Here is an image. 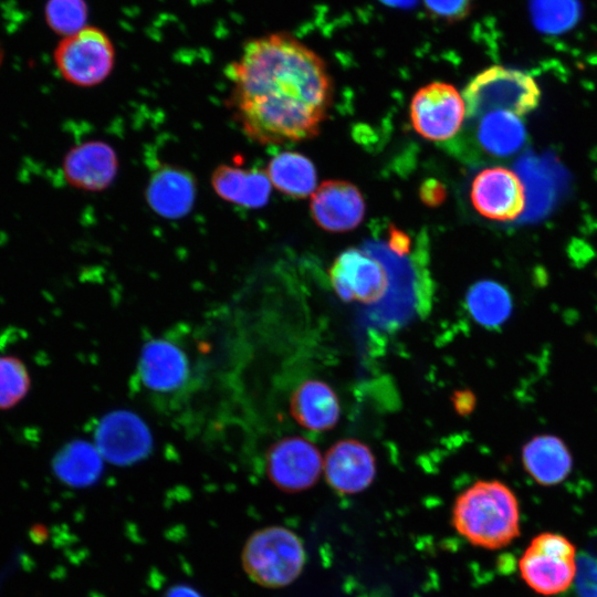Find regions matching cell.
Here are the masks:
<instances>
[{"label": "cell", "mask_w": 597, "mask_h": 597, "mask_svg": "<svg viewBox=\"0 0 597 597\" xmlns=\"http://www.w3.org/2000/svg\"><path fill=\"white\" fill-rule=\"evenodd\" d=\"M228 107L244 135L261 145L316 136L332 103L325 62L284 32L252 39L228 65Z\"/></svg>", "instance_id": "6da1fadb"}, {"label": "cell", "mask_w": 597, "mask_h": 597, "mask_svg": "<svg viewBox=\"0 0 597 597\" xmlns=\"http://www.w3.org/2000/svg\"><path fill=\"white\" fill-rule=\"evenodd\" d=\"M452 524L475 546L503 548L520 535L519 501L503 482L478 481L458 495Z\"/></svg>", "instance_id": "7a4b0ae2"}, {"label": "cell", "mask_w": 597, "mask_h": 597, "mask_svg": "<svg viewBox=\"0 0 597 597\" xmlns=\"http://www.w3.org/2000/svg\"><path fill=\"white\" fill-rule=\"evenodd\" d=\"M249 578L266 588H282L302 573L305 551L301 538L283 526H266L253 532L241 553Z\"/></svg>", "instance_id": "3957f363"}, {"label": "cell", "mask_w": 597, "mask_h": 597, "mask_svg": "<svg viewBox=\"0 0 597 597\" xmlns=\"http://www.w3.org/2000/svg\"><path fill=\"white\" fill-rule=\"evenodd\" d=\"M463 96L469 117L476 119L493 111L526 115L537 107L541 91L530 74L493 65L468 83Z\"/></svg>", "instance_id": "277c9868"}, {"label": "cell", "mask_w": 597, "mask_h": 597, "mask_svg": "<svg viewBox=\"0 0 597 597\" xmlns=\"http://www.w3.org/2000/svg\"><path fill=\"white\" fill-rule=\"evenodd\" d=\"M519 569L522 579L535 593L543 596L564 593L575 580L576 548L561 534L541 533L524 551Z\"/></svg>", "instance_id": "5b68a950"}, {"label": "cell", "mask_w": 597, "mask_h": 597, "mask_svg": "<svg viewBox=\"0 0 597 597\" xmlns=\"http://www.w3.org/2000/svg\"><path fill=\"white\" fill-rule=\"evenodd\" d=\"M115 48L101 29L86 25L64 36L54 51L60 75L70 84L92 87L103 83L115 65Z\"/></svg>", "instance_id": "8992f818"}, {"label": "cell", "mask_w": 597, "mask_h": 597, "mask_svg": "<svg viewBox=\"0 0 597 597\" xmlns=\"http://www.w3.org/2000/svg\"><path fill=\"white\" fill-rule=\"evenodd\" d=\"M335 293L345 302L365 305L379 303L388 293L390 279L386 265L364 249L342 252L329 270Z\"/></svg>", "instance_id": "52a82bcc"}, {"label": "cell", "mask_w": 597, "mask_h": 597, "mask_svg": "<svg viewBox=\"0 0 597 597\" xmlns=\"http://www.w3.org/2000/svg\"><path fill=\"white\" fill-rule=\"evenodd\" d=\"M465 112V102L454 86L432 82L413 95L410 121L413 129L423 138L446 140L460 130Z\"/></svg>", "instance_id": "ba28073f"}, {"label": "cell", "mask_w": 597, "mask_h": 597, "mask_svg": "<svg viewBox=\"0 0 597 597\" xmlns=\"http://www.w3.org/2000/svg\"><path fill=\"white\" fill-rule=\"evenodd\" d=\"M265 470L277 489L295 493L317 482L323 470V459L311 441L296 436L285 437L268 449Z\"/></svg>", "instance_id": "9c48e42d"}, {"label": "cell", "mask_w": 597, "mask_h": 597, "mask_svg": "<svg viewBox=\"0 0 597 597\" xmlns=\"http://www.w3.org/2000/svg\"><path fill=\"white\" fill-rule=\"evenodd\" d=\"M470 199L483 217L496 221L516 219L525 208V190L519 176L504 167L481 170L472 180Z\"/></svg>", "instance_id": "30bf717a"}, {"label": "cell", "mask_w": 597, "mask_h": 597, "mask_svg": "<svg viewBox=\"0 0 597 597\" xmlns=\"http://www.w3.org/2000/svg\"><path fill=\"white\" fill-rule=\"evenodd\" d=\"M137 376L149 391L170 395L180 391L190 378V362L174 341L154 338L142 348Z\"/></svg>", "instance_id": "8fae6325"}, {"label": "cell", "mask_w": 597, "mask_h": 597, "mask_svg": "<svg viewBox=\"0 0 597 597\" xmlns=\"http://www.w3.org/2000/svg\"><path fill=\"white\" fill-rule=\"evenodd\" d=\"M151 436L135 413L117 410L106 415L95 431V447L103 459L114 464H132L151 449Z\"/></svg>", "instance_id": "7c38bea8"}, {"label": "cell", "mask_w": 597, "mask_h": 597, "mask_svg": "<svg viewBox=\"0 0 597 597\" xmlns=\"http://www.w3.org/2000/svg\"><path fill=\"white\" fill-rule=\"evenodd\" d=\"M323 472L333 490L344 494L358 493L367 489L375 479V457L364 442L343 439L325 453Z\"/></svg>", "instance_id": "4fadbf2b"}, {"label": "cell", "mask_w": 597, "mask_h": 597, "mask_svg": "<svg viewBox=\"0 0 597 597\" xmlns=\"http://www.w3.org/2000/svg\"><path fill=\"white\" fill-rule=\"evenodd\" d=\"M118 157L114 148L102 140H88L71 148L62 168L65 180L84 191H103L118 172Z\"/></svg>", "instance_id": "5bb4252c"}, {"label": "cell", "mask_w": 597, "mask_h": 597, "mask_svg": "<svg viewBox=\"0 0 597 597\" xmlns=\"http://www.w3.org/2000/svg\"><path fill=\"white\" fill-rule=\"evenodd\" d=\"M311 212L326 231L344 232L356 228L365 216V201L358 188L344 180H326L312 193Z\"/></svg>", "instance_id": "9a60e30c"}, {"label": "cell", "mask_w": 597, "mask_h": 597, "mask_svg": "<svg viewBox=\"0 0 597 597\" xmlns=\"http://www.w3.org/2000/svg\"><path fill=\"white\" fill-rule=\"evenodd\" d=\"M196 193V179L191 172L177 166L164 165L151 175L146 188V200L158 216L178 219L191 210Z\"/></svg>", "instance_id": "2e32d148"}, {"label": "cell", "mask_w": 597, "mask_h": 597, "mask_svg": "<svg viewBox=\"0 0 597 597\" xmlns=\"http://www.w3.org/2000/svg\"><path fill=\"white\" fill-rule=\"evenodd\" d=\"M210 181L219 198L249 209L265 206L272 188L265 170L228 164L217 166Z\"/></svg>", "instance_id": "e0dca14e"}, {"label": "cell", "mask_w": 597, "mask_h": 597, "mask_svg": "<svg viewBox=\"0 0 597 597\" xmlns=\"http://www.w3.org/2000/svg\"><path fill=\"white\" fill-rule=\"evenodd\" d=\"M290 411L303 428L327 431L337 425L341 406L336 392L328 384L308 379L298 385L291 395Z\"/></svg>", "instance_id": "ac0fdd59"}, {"label": "cell", "mask_w": 597, "mask_h": 597, "mask_svg": "<svg viewBox=\"0 0 597 597\" xmlns=\"http://www.w3.org/2000/svg\"><path fill=\"white\" fill-rule=\"evenodd\" d=\"M525 471L542 485H555L564 481L573 465L565 442L553 434L532 438L522 449Z\"/></svg>", "instance_id": "d6986e66"}, {"label": "cell", "mask_w": 597, "mask_h": 597, "mask_svg": "<svg viewBox=\"0 0 597 597\" xmlns=\"http://www.w3.org/2000/svg\"><path fill=\"white\" fill-rule=\"evenodd\" d=\"M476 137L488 154L509 157L524 146L526 128L519 115L507 111H493L480 117Z\"/></svg>", "instance_id": "ffe728a7"}, {"label": "cell", "mask_w": 597, "mask_h": 597, "mask_svg": "<svg viewBox=\"0 0 597 597\" xmlns=\"http://www.w3.org/2000/svg\"><path fill=\"white\" fill-rule=\"evenodd\" d=\"M273 187L292 198H305L316 186V170L304 155L283 151L271 158L266 168Z\"/></svg>", "instance_id": "44dd1931"}, {"label": "cell", "mask_w": 597, "mask_h": 597, "mask_svg": "<svg viewBox=\"0 0 597 597\" xmlns=\"http://www.w3.org/2000/svg\"><path fill=\"white\" fill-rule=\"evenodd\" d=\"M465 304L474 321L485 327L500 326L512 312L509 291L491 280L474 283L467 292Z\"/></svg>", "instance_id": "7402d4cb"}, {"label": "cell", "mask_w": 597, "mask_h": 597, "mask_svg": "<svg viewBox=\"0 0 597 597\" xmlns=\"http://www.w3.org/2000/svg\"><path fill=\"white\" fill-rule=\"evenodd\" d=\"M103 469V457L95 446L72 442L57 455L55 471L66 483L83 486L94 482Z\"/></svg>", "instance_id": "603a6c76"}, {"label": "cell", "mask_w": 597, "mask_h": 597, "mask_svg": "<svg viewBox=\"0 0 597 597\" xmlns=\"http://www.w3.org/2000/svg\"><path fill=\"white\" fill-rule=\"evenodd\" d=\"M31 378L24 362L15 355L0 354V410H10L29 394Z\"/></svg>", "instance_id": "cb8c5ba5"}, {"label": "cell", "mask_w": 597, "mask_h": 597, "mask_svg": "<svg viewBox=\"0 0 597 597\" xmlns=\"http://www.w3.org/2000/svg\"><path fill=\"white\" fill-rule=\"evenodd\" d=\"M530 9L536 28L547 33L568 30L579 17L577 0H531Z\"/></svg>", "instance_id": "d4e9b609"}, {"label": "cell", "mask_w": 597, "mask_h": 597, "mask_svg": "<svg viewBox=\"0 0 597 597\" xmlns=\"http://www.w3.org/2000/svg\"><path fill=\"white\" fill-rule=\"evenodd\" d=\"M45 19L54 32L67 36L86 27L87 7L84 0H49Z\"/></svg>", "instance_id": "484cf974"}, {"label": "cell", "mask_w": 597, "mask_h": 597, "mask_svg": "<svg viewBox=\"0 0 597 597\" xmlns=\"http://www.w3.org/2000/svg\"><path fill=\"white\" fill-rule=\"evenodd\" d=\"M423 2L430 13L448 21L463 19L472 4V0H423Z\"/></svg>", "instance_id": "4316f807"}, {"label": "cell", "mask_w": 597, "mask_h": 597, "mask_svg": "<svg viewBox=\"0 0 597 597\" xmlns=\"http://www.w3.org/2000/svg\"><path fill=\"white\" fill-rule=\"evenodd\" d=\"M386 247L398 256H406L411 252V238L402 230L390 226Z\"/></svg>", "instance_id": "83f0119b"}, {"label": "cell", "mask_w": 597, "mask_h": 597, "mask_svg": "<svg viewBox=\"0 0 597 597\" xmlns=\"http://www.w3.org/2000/svg\"><path fill=\"white\" fill-rule=\"evenodd\" d=\"M420 198L427 206H438L446 198V189L437 180H427L420 187Z\"/></svg>", "instance_id": "f1b7e54d"}, {"label": "cell", "mask_w": 597, "mask_h": 597, "mask_svg": "<svg viewBox=\"0 0 597 597\" xmlns=\"http://www.w3.org/2000/svg\"><path fill=\"white\" fill-rule=\"evenodd\" d=\"M452 402L458 413L467 416L474 409L475 397L470 390H460L454 392Z\"/></svg>", "instance_id": "f546056e"}, {"label": "cell", "mask_w": 597, "mask_h": 597, "mask_svg": "<svg viewBox=\"0 0 597 597\" xmlns=\"http://www.w3.org/2000/svg\"><path fill=\"white\" fill-rule=\"evenodd\" d=\"M166 597H200L197 591L189 587H175L172 588Z\"/></svg>", "instance_id": "4dcf8cb0"}, {"label": "cell", "mask_w": 597, "mask_h": 597, "mask_svg": "<svg viewBox=\"0 0 597 597\" xmlns=\"http://www.w3.org/2000/svg\"><path fill=\"white\" fill-rule=\"evenodd\" d=\"M385 3L387 4H391V6H405V4H409L412 2V0H383Z\"/></svg>", "instance_id": "1f68e13d"}, {"label": "cell", "mask_w": 597, "mask_h": 597, "mask_svg": "<svg viewBox=\"0 0 597 597\" xmlns=\"http://www.w3.org/2000/svg\"><path fill=\"white\" fill-rule=\"evenodd\" d=\"M2 61H3V51H2V48L0 45V66L2 64Z\"/></svg>", "instance_id": "d6a6232c"}]
</instances>
